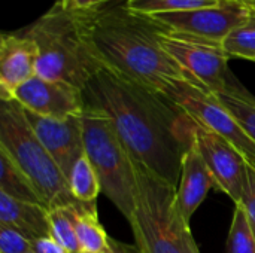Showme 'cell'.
I'll return each mask as SVG.
<instances>
[{
	"mask_svg": "<svg viewBox=\"0 0 255 253\" xmlns=\"http://www.w3.org/2000/svg\"><path fill=\"white\" fill-rule=\"evenodd\" d=\"M253 7L238 0H223L218 6L151 16L166 34L185 40L223 46L229 34L253 15Z\"/></svg>",
	"mask_w": 255,
	"mask_h": 253,
	"instance_id": "8",
	"label": "cell"
},
{
	"mask_svg": "<svg viewBox=\"0 0 255 253\" xmlns=\"http://www.w3.org/2000/svg\"><path fill=\"white\" fill-rule=\"evenodd\" d=\"M196 142L217 188L227 194L235 204L241 203L248 170L244 155L224 137L200 125L196 127Z\"/></svg>",
	"mask_w": 255,
	"mask_h": 253,
	"instance_id": "11",
	"label": "cell"
},
{
	"mask_svg": "<svg viewBox=\"0 0 255 253\" xmlns=\"http://www.w3.org/2000/svg\"><path fill=\"white\" fill-rule=\"evenodd\" d=\"M0 225L10 227L31 242L51 236L49 210L43 204L18 201L0 192Z\"/></svg>",
	"mask_w": 255,
	"mask_h": 253,
	"instance_id": "15",
	"label": "cell"
},
{
	"mask_svg": "<svg viewBox=\"0 0 255 253\" xmlns=\"http://www.w3.org/2000/svg\"><path fill=\"white\" fill-rule=\"evenodd\" d=\"M37 48L24 33H3L0 39V100H12L18 86L36 75Z\"/></svg>",
	"mask_w": 255,
	"mask_h": 253,
	"instance_id": "13",
	"label": "cell"
},
{
	"mask_svg": "<svg viewBox=\"0 0 255 253\" xmlns=\"http://www.w3.org/2000/svg\"><path fill=\"white\" fill-rule=\"evenodd\" d=\"M136 201L128 219L142 253H200L176 204V186L134 163Z\"/></svg>",
	"mask_w": 255,
	"mask_h": 253,
	"instance_id": "4",
	"label": "cell"
},
{
	"mask_svg": "<svg viewBox=\"0 0 255 253\" xmlns=\"http://www.w3.org/2000/svg\"><path fill=\"white\" fill-rule=\"evenodd\" d=\"M28 253H33V252H28Z\"/></svg>",
	"mask_w": 255,
	"mask_h": 253,
	"instance_id": "31",
	"label": "cell"
},
{
	"mask_svg": "<svg viewBox=\"0 0 255 253\" xmlns=\"http://www.w3.org/2000/svg\"><path fill=\"white\" fill-rule=\"evenodd\" d=\"M200 127L208 128L232 143L255 169V140L241 122L223 106L218 97L199 82L190 79L172 81L163 92Z\"/></svg>",
	"mask_w": 255,
	"mask_h": 253,
	"instance_id": "7",
	"label": "cell"
},
{
	"mask_svg": "<svg viewBox=\"0 0 255 253\" xmlns=\"http://www.w3.org/2000/svg\"><path fill=\"white\" fill-rule=\"evenodd\" d=\"M0 149L25 173L48 210L79 203L55 160L30 127L22 106L15 100H0Z\"/></svg>",
	"mask_w": 255,
	"mask_h": 253,
	"instance_id": "5",
	"label": "cell"
},
{
	"mask_svg": "<svg viewBox=\"0 0 255 253\" xmlns=\"http://www.w3.org/2000/svg\"><path fill=\"white\" fill-rule=\"evenodd\" d=\"M223 0H126L127 7L143 16H154L172 12H187L218 6Z\"/></svg>",
	"mask_w": 255,
	"mask_h": 253,
	"instance_id": "19",
	"label": "cell"
},
{
	"mask_svg": "<svg viewBox=\"0 0 255 253\" xmlns=\"http://www.w3.org/2000/svg\"><path fill=\"white\" fill-rule=\"evenodd\" d=\"M227 253H255V234L242 204L235 206L227 240Z\"/></svg>",
	"mask_w": 255,
	"mask_h": 253,
	"instance_id": "22",
	"label": "cell"
},
{
	"mask_svg": "<svg viewBox=\"0 0 255 253\" xmlns=\"http://www.w3.org/2000/svg\"><path fill=\"white\" fill-rule=\"evenodd\" d=\"M12 100L36 115L55 119L79 116L85 109L82 89L66 82L48 81L37 75L18 86Z\"/></svg>",
	"mask_w": 255,
	"mask_h": 253,
	"instance_id": "10",
	"label": "cell"
},
{
	"mask_svg": "<svg viewBox=\"0 0 255 253\" xmlns=\"http://www.w3.org/2000/svg\"><path fill=\"white\" fill-rule=\"evenodd\" d=\"M31 252L33 253H69L52 236L36 239L31 242Z\"/></svg>",
	"mask_w": 255,
	"mask_h": 253,
	"instance_id": "27",
	"label": "cell"
},
{
	"mask_svg": "<svg viewBox=\"0 0 255 253\" xmlns=\"http://www.w3.org/2000/svg\"><path fill=\"white\" fill-rule=\"evenodd\" d=\"M31 252V240L19 231L0 225V253Z\"/></svg>",
	"mask_w": 255,
	"mask_h": 253,
	"instance_id": "24",
	"label": "cell"
},
{
	"mask_svg": "<svg viewBox=\"0 0 255 253\" xmlns=\"http://www.w3.org/2000/svg\"><path fill=\"white\" fill-rule=\"evenodd\" d=\"M0 192L18 201L43 204L25 173L0 149Z\"/></svg>",
	"mask_w": 255,
	"mask_h": 253,
	"instance_id": "17",
	"label": "cell"
},
{
	"mask_svg": "<svg viewBox=\"0 0 255 253\" xmlns=\"http://www.w3.org/2000/svg\"><path fill=\"white\" fill-rule=\"evenodd\" d=\"M76 204L49 210L51 236L69 253H81L76 228H75V206Z\"/></svg>",
	"mask_w": 255,
	"mask_h": 253,
	"instance_id": "20",
	"label": "cell"
},
{
	"mask_svg": "<svg viewBox=\"0 0 255 253\" xmlns=\"http://www.w3.org/2000/svg\"><path fill=\"white\" fill-rule=\"evenodd\" d=\"M81 122L85 155L97 173L102 194L128 221L136 201L133 160L126 151L112 119L103 110L85 103Z\"/></svg>",
	"mask_w": 255,
	"mask_h": 253,
	"instance_id": "6",
	"label": "cell"
},
{
	"mask_svg": "<svg viewBox=\"0 0 255 253\" xmlns=\"http://www.w3.org/2000/svg\"><path fill=\"white\" fill-rule=\"evenodd\" d=\"M75 228L81 253H106L109 236L97 218V204L78 203L75 206Z\"/></svg>",
	"mask_w": 255,
	"mask_h": 253,
	"instance_id": "16",
	"label": "cell"
},
{
	"mask_svg": "<svg viewBox=\"0 0 255 253\" xmlns=\"http://www.w3.org/2000/svg\"><path fill=\"white\" fill-rule=\"evenodd\" d=\"M223 106L241 122L255 140V98L247 91L244 92H227L215 94Z\"/></svg>",
	"mask_w": 255,
	"mask_h": 253,
	"instance_id": "23",
	"label": "cell"
},
{
	"mask_svg": "<svg viewBox=\"0 0 255 253\" xmlns=\"http://www.w3.org/2000/svg\"><path fill=\"white\" fill-rule=\"evenodd\" d=\"M24 115L42 145L48 149L67 179L76 161L85 155L81 115L66 119H55L36 115L27 109H24Z\"/></svg>",
	"mask_w": 255,
	"mask_h": 253,
	"instance_id": "12",
	"label": "cell"
},
{
	"mask_svg": "<svg viewBox=\"0 0 255 253\" xmlns=\"http://www.w3.org/2000/svg\"><path fill=\"white\" fill-rule=\"evenodd\" d=\"M238 1H242L245 4H255V0H238Z\"/></svg>",
	"mask_w": 255,
	"mask_h": 253,
	"instance_id": "29",
	"label": "cell"
},
{
	"mask_svg": "<svg viewBox=\"0 0 255 253\" xmlns=\"http://www.w3.org/2000/svg\"><path fill=\"white\" fill-rule=\"evenodd\" d=\"M85 103L103 110L131 160L178 186L197 124L164 94L102 67L84 88Z\"/></svg>",
	"mask_w": 255,
	"mask_h": 253,
	"instance_id": "1",
	"label": "cell"
},
{
	"mask_svg": "<svg viewBox=\"0 0 255 253\" xmlns=\"http://www.w3.org/2000/svg\"><path fill=\"white\" fill-rule=\"evenodd\" d=\"M221 48L229 55V58L255 61V10L247 22L229 34Z\"/></svg>",
	"mask_w": 255,
	"mask_h": 253,
	"instance_id": "21",
	"label": "cell"
},
{
	"mask_svg": "<svg viewBox=\"0 0 255 253\" xmlns=\"http://www.w3.org/2000/svg\"><path fill=\"white\" fill-rule=\"evenodd\" d=\"M238 204H242V207L245 209L247 218H248L250 225L255 234V169L251 167L250 164H248V170H247V180H245L242 200Z\"/></svg>",
	"mask_w": 255,
	"mask_h": 253,
	"instance_id": "25",
	"label": "cell"
},
{
	"mask_svg": "<svg viewBox=\"0 0 255 253\" xmlns=\"http://www.w3.org/2000/svg\"><path fill=\"white\" fill-rule=\"evenodd\" d=\"M24 33L36 43V75L70 84L84 91L103 67L91 49L78 13L67 12L55 1Z\"/></svg>",
	"mask_w": 255,
	"mask_h": 253,
	"instance_id": "3",
	"label": "cell"
},
{
	"mask_svg": "<svg viewBox=\"0 0 255 253\" xmlns=\"http://www.w3.org/2000/svg\"><path fill=\"white\" fill-rule=\"evenodd\" d=\"M212 188H217V182L194 139L193 145L184 155L181 177L176 186V204L188 222Z\"/></svg>",
	"mask_w": 255,
	"mask_h": 253,
	"instance_id": "14",
	"label": "cell"
},
{
	"mask_svg": "<svg viewBox=\"0 0 255 253\" xmlns=\"http://www.w3.org/2000/svg\"><path fill=\"white\" fill-rule=\"evenodd\" d=\"M163 48L200 85L214 94L244 92L229 81V55L221 46L185 40L166 33L160 36Z\"/></svg>",
	"mask_w": 255,
	"mask_h": 253,
	"instance_id": "9",
	"label": "cell"
},
{
	"mask_svg": "<svg viewBox=\"0 0 255 253\" xmlns=\"http://www.w3.org/2000/svg\"><path fill=\"white\" fill-rule=\"evenodd\" d=\"M69 189L73 198L84 204H96L97 197L102 192L97 173L87 155H82L73 166L70 176L67 177Z\"/></svg>",
	"mask_w": 255,
	"mask_h": 253,
	"instance_id": "18",
	"label": "cell"
},
{
	"mask_svg": "<svg viewBox=\"0 0 255 253\" xmlns=\"http://www.w3.org/2000/svg\"><path fill=\"white\" fill-rule=\"evenodd\" d=\"M106 253H142L136 245H127L109 237V249Z\"/></svg>",
	"mask_w": 255,
	"mask_h": 253,
	"instance_id": "28",
	"label": "cell"
},
{
	"mask_svg": "<svg viewBox=\"0 0 255 253\" xmlns=\"http://www.w3.org/2000/svg\"><path fill=\"white\" fill-rule=\"evenodd\" d=\"M250 6H251V7H253V9L255 10V4H250Z\"/></svg>",
	"mask_w": 255,
	"mask_h": 253,
	"instance_id": "30",
	"label": "cell"
},
{
	"mask_svg": "<svg viewBox=\"0 0 255 253\" xmlns=\"http://www.w3.org/2000/svg\"><path fill=\"white\" fill-rule=\"evenodd\" d=\"M78 16L103 67L157 92H163L172 81H194L163 48L160 36L164 28L151 16L131 12L126 0Z\"/></svg>",
	"mask_w": 255,
	"mask_h": 253,
	"instance_id": "2",
	"label": "cell"
},
{
	"mask_svg": "<svg viewBox=\"0 0 255 253\" xmlns=\"http://www.w3.org/2000/svg\"><path fill=\"white\" fill-rule=\"evenodd\" d=\"M63 9L72 13H84L99 7H103L115 0H57Z\"/></svg>",
	"mask_w": 255,
	"mask_h": 253,
	"instance_id": "26",
	"label": "cell"
}]
</instances>
